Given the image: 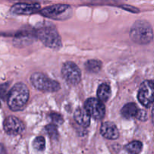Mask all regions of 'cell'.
Returning a JSON list of instances; mask_svg holds the SVG:
<instances>
[{"instance_id":"cell-1","label":"cell","mask_w":154,"mask_h":154,"mask_svg":"<svg viewBox=\"0 0 154 154\" xmlns=\"http://www.w3.org/2000/svg\"><path fill=\"white\" fill-rule=\"evenodd\" d=\"M29 98V91L27 86L23 83H17L14 85L8 94V105L11 111H21L26 105Z\"/></svg>"},{"instance_id":"cell-2","label":"cell","mask_w":154,"mask_h":154,"mask_svg":"<svg viewBox=\"0 0 154 154\" xmlns=\"http://www.w3.org/2000/svg\"><path fill=\"white\" fill-rule=\"evenodd\" d=\"M35 36L48 48L53 50H59L62 48L61 37L52 24H45L38 28Z\"/></svg>"},{"instance_id":"cell-3","label":"cell","mask_w":154,"mask_h":154,"mask_svg":"<svg viewBox=\"0 0 154 154\" xmlns=\"http://www.w3.org/2000/svg\"><path fill=\"white\" fill-rule=\"evenodd\" d=\"M153 38L151 26L146 20H137L130 30V38L132 42L139 45H147Z\"/></svg>"},{"instance_id":"cell-4","label":"cell","mask_w":154,"mask_h":154,"mask_svg":"<svg viewBox=\"0 0 154 154\" xmlns=\"http://www.w3.org/2000/svg\"><path fill=\"white\" fill-rule=\"evenodd\" d=\"M30 81L35 88L42 92L58 91L60 89V85L57 81L51 79L42 72H35L30 77Z\"/></svg>"},{"instance_id":"cell-5","label":"cell","mask_w":154,"mask_h":154,"mask_svg":"<svg viewBox=\"0 0 154 154\" xmlns=\"http://www.w3.org/2000/svg\"><path fill=\"white\" fill-rule=\"evenodd\" d=\"M40 14L51 19L64 20L72 17V8L69 5L57 4L45 8L41 10Z\"/></svg>"},{"instance_id":"cell-6","label":"cell","mask_w":154,"mask_h":154,"mask_svg":"<svg viewBox=\"0 0 154 154\" xmlns=\"http://www.w3.org/2000/svg\"><path fill=\"white\" fill-rule=\"evenodd\" d=\"M138 99L144 107H150L154 102V80L141 83L138 93Z\"/></svg>"},{"instance_id":"cell-7","label":"cell","mask_w":154,"mask_h":154,"mask_svg":"<svg viewBox=\"0 0 154 154\" xmlns=\"http://www.w3.org/2000/svg\"><path fill=\"white\" fill-rule=\"evenodd\" d=\"M62 75L64 79L72 85H77L81 80V69L73 62H66L62 67Z\"/></svg>"},{"instance_id":"cell-8","label":"cell","mask_w":154,"mask_h":154,"mask_svg":"<svg viewBox=\"0 0 154 154\" xmlns=\"http://www.w3.org/2000/svg\"><path fill=\"white\" fill-rule=\"evenodd\" d=\"M84 108L90 114V115L95 120H100L105 117V105L99 99L90 98L85 102Z\"/></svg>"},{"instance_id":"cell-9","label":"cell","mask_w":154,"mask_h":154,"mask_svg":"<svg viewBox=\"0 0 154 154\" xmlns=\"http://www.w3.org/2000/svg\"><path fill=\"white\" fill-rule=\"evenodd\" d=\"M3 129L8 135H17L24 132L25 126L17 117L14 116H9L5 120Z\"/></svg>"},{"instance_id":"cell-10","label":"cell","mask_w":154,"mask_h":154,"mask_svg":"<svg viewBox=\"0 0 154 154\" xmlns=\"http://www.w3.org/2000/svg\"><path fill=\"white\" fill-rule=\"evenodd\" d=\"M41 8L38 3H17L11 8V12L16 15H29Z\"/></svg>"},{"instance_id":"cell-11","label":"cell","mask_w":154,"mask_h":154,"mask_svg":"<svg viewBox=\"0 0 154 154\" xmlns=\"http://www.w3.org/2000/svg\"><path fill=\"white\" fill-rule=\"evenodd\" d=\"M100 131L102 136L107 139L115 140L120 136V132L117 126L112 122L107 121L102 123Z\"/></svg>"},{"instance_id":"cell-12","label":"cell","mask_w":154,"mask_h":154,"mask_svg":"<svg viewBox=\"0 0 154 154\" xmlns=\"http://www.w3.org/2000/svg\"><path fill=\"white\" fill-rule=\"evenodd\" d=\"M74 117H75V121L80 126L84 128H87L90 126L91 116L87 112L85 108H78L74 114Z\"/></svg>"},{"instance_id":"cell-13","label":"cell","mask_w":154,"mask_h":154,"mask_svg":"<svg viewBox=\"0 0 154 154\" xmlns=\"http://www.w3.org/2000/svg\"><path fill=\"white\" fill-rule=\"evenodd\" d=\"M140 109L138 108L136 104L132 103H127L121 109L122 116L126 119H131V118H136L138 116V113H139Z\"/></svg>"},{"instance_id":"cell-14","label":"cell","mask_w":154,"mask_h":154,"mask_svg":"<svg viewBox=\"0 0 154 154\" xmlns=\"http://www.w3.org/2000/svg\"><path fill=\"white\" fill-rule=\"evenodd\" d=\"M111 94V87L107 84H102L97 90V96L100 101L105 102L110 99Z\"/></svg>"},{"instance_id":"cell-15","label":"cell","mask_w":154,"mask_h":154,"mask_svg":"<svg viewBox=\"0 0 154 154\" xmlns=\"http://www.w3.org/2000/svg\"><path fill=\"white\" fill-rule=\"evenodd\" d=\"M143 148V144L139 141H133L125 146L126 151L130 154H139Z\"/></svg>"},{"instance_id":"cell-16","label":"cell","mask_w":154,"mask_h":154,"mask_svg":"<svg viewBox=\"0 0 154 154\" xmlns=\"http://www.w3.org/2000/svg\"><path fill=\"white\" fill-rule=\"evenodd\" d=\"M102 62L98 60H90L85 63V67L88 72L92 73L99 72L102 69Z\"/></svg>"},{"instance_id":"cell-17","label":"cell","mask_w":154,"mask_h":154,"mask_svg":"<svg viewBox=\"0 0 154 154\" xmlns=\"http://www.w3.org/2000/svg\"><path fill=\"white\" fill-rule=\"evenodd\" d=\"M32 146L34 149L38 150V151H42L45 148V139L44 137L38 136L36 137L32 142Z\"/></svg>"},{"instance_id":"cell-18","label":"cell","mask_w":154,"mask_h":154,"mask_svg":"<svg viewBox=\"0 0 154 154\" xmlns=\"http://www.w3.org/2000/svg\"><path fill=\"white\" fill-rule=\"evenodd\" d=\"M45 130H46L48 135L51 137V139H57L58 138V130H57V127L55 124L47 125L45 126Z\"/></svg>"},{"instance_id":"cell-19","label":"cell","mask_w":154,"mask_h":154,"mask_svg":"<svg viewBox=\"0 0 154 154\" xmlns=\"http://www.w3.org/2000/svg\"><path fill=\"white\" fill-rule=\"evenodd\" d=\"M51 118L52 119L53 121L57 124H62L63 123V118L60 114H57V113H53L52 114L50 115Z\"/></svg>"},{"instance_id":"cell-20","label":"cell","mask_w":154,"mask_h":154,"mask_svg":"<svg viewBox=\"0 0 154 154\" xmlns=\"http://www.w3.org/2000/svg\"><path fill=\"white\" fill-rule=\"evenodd\" d=\"M136 119H138V120H142V121H145V120H147V112H146L145 111H144V110L140 109L139 113H138Z\"/></svg>"},{"instance_id":"cell-21","label":"cell","mask_w":154,"mask_h":154,"mask_svg":"<svg viewBox=\"0 0 154 154\" xmlns=\"http://www.w3.org/2000/svg\"><path fill=\"white\" fill-rule=\"evenodd\" d=\"M122 8H123V9H125V10H127L129 11H131V12H134V13H138V12H139V10L138 9H137L135 7H132V6L130 5H122Z\"/></svg>"},{"instance_id":"cell-22","label":"cell","mask_w":154,"mask_h":154,"mask_svg":"<svg viewBox=\"0 0 154 154\" xmlns=\"http://www.w3.org/2000/svg\"><path fill=\"white\" fill-rule=\"evenodd\" d=\"M152 120H153V123L154 125V105L153 107V109H152Z\"/></svg>"}]
</instances>
